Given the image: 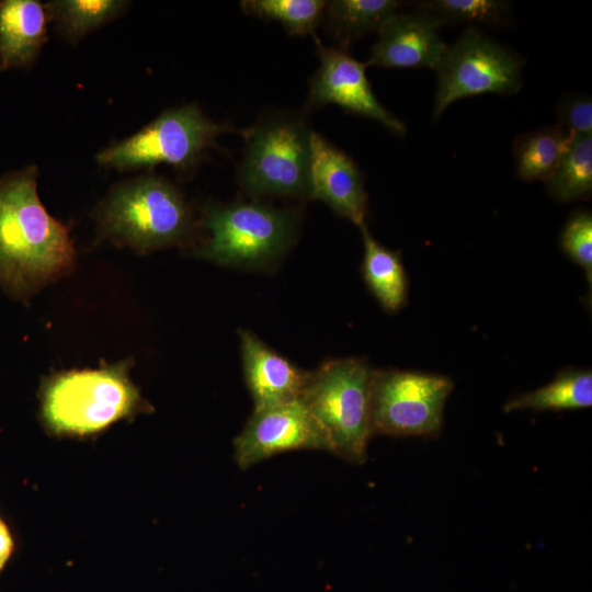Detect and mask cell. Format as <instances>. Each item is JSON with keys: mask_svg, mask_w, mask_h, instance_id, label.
Instances as JSON below:
<instances>
[{"mask_svg": "<svg viewBox=\"0 0 592 592\" xmlns=\"http://www.w3.org/2000/svg\"><path fill=\"white\" fill-rule=\"evenodd\" d=\"M560 125L571 137L592 135V101L588 95H568L557 105Z\"/></svg>", "mask_w": 592, "mask_h": 592, "instance_id": "d4e9b609", "label": "cell"}, {"mask_svg": "<svg viewBox=\"0 0 592 592\" xmlns=\"http://www.w3.org/2000/svg\"><path fill=\"white\" fill-rule=\"evenodd\" d=\"M309 198L326 203L337 215L366 225L367 193L354 160L312 130L310 138Z\"/></svg>", "mask_w": 592, "mask_h": 592, "instance_id": "7c38bea8", "label": "cell"}, {"mask_svg": "<svg viewBox=\"0 0 592 592\" xmlns=\"http://www.w3.org/2000/svg\"><path fill=\"white\" fill-rule=\"evenodd\" d=\"M397 0H332L327 1L323 21L339 47L349 45L376 31L402 7Z\"/></svg>", "mask_w": 592, "mask_h": 592, "instance_id": "e0dca14e", "label": "cell"}, {"mask_svg": "<svg viewBox=\"0 0 592 592\" xmlns=\"http://www.w3.org/2000/svg\"><path fill=\"white\" fill-rule=\"evenodd\" d=\"M560 244L568 257L583 267L592 280V215L588 210L574 213L566 223Z\"/></svg>", "mask_w": 592, "mask_h": 592, "instance_id": "cb8c5ba5", "label": "cell"}, {"mask_svg": "<svg viewBox=\"0 0 592 592\" xmlns=\"http://www.w3.org/2000/svg\"><path fill=\"white\" fill-rule=\"evenodd\" d=\"M373 371L364 358L329 360L308 372L300 400L323 430L330 453L352 464L366 459Z\"/></svg>", "mask_w": 592, "mask_h": 592, "instance_id": "3957f363", "label": "cell"}, {"mask_svg": "<svg viewBox=\"0 0 592 592\" xmlns=\"http://www.w3.org/2000/svg\"><path fill=\"white\" fill-rule=\"evenodd\" d=\"M453 388L452 379L443 375L374 369L371 382L372 436L436 434Z\"/></svg>", "mask_w": 592, "mask_h": 592, "instance_id": "9c48e42d", "label": "cell"}, {"mask_svg": "<svg viewBox=\"0 0 592 592\" xmlns=\"http://www.w3.org/2000/svg\"><path fill=\"white\" fill-rule=\"evenodd\" d=\"M128 2L117 0H56L45 4L49 21L68 42L76 44L90 32L115 19Z\"/></svg>", "mask_w": 592, "mask_h": 592, "instance_id": "ffe728a7", "label": "cell"}, {"mask_svg": "<svg viewBox=\"0 0 592 592\" xmlns=\"http://www.w3.org/2000/svg\"><path fill=\"white\" fill-rule=\"evenodd\" d=\"M511 4L503 0H425L419 1L422 11L440 25L445 23H479L496 25L505 21Z\"/></svg>", "mask_w": 592, "mask_h": 592, "instance_id": "603a6c76", "label": "cell"}, {"mask_svg": "<svg viewBox=\"0 0 592 592\" xmlns=\"http://www.w3.org/2000/svg\"><path fill=\"white\" fill-rule=\"evenodd\" d=\"M203 225L207 239L194 250L196 257L223 265L260 267L277 260L292 244L297 213L261 202L210 205Z\"/></svg>", "mask_w": 592, "mask_h": 592, "instance_id": "8992f818", "label": "cell"}, {"mask_svg": "<svg viewBox=\"0 0 592 592\" xmlns=\"http://www.w3.org/2000/svg\"><path fill=\"white\" fill-rule=\"evenodd\" d=\"M571 137L558 124L519 135L513 144L517 175L546 181L568 149Z\"/></svg>", "mask_w": 592, "mask_h": 592, "instance_id": "ac0fdd59", "label": "cell"}, {"mask_svg": "<svg viewBox=\"0 0 592 592\" xmlns=\"http://www.w3.org/2000/svg\"><path fill=\"white\" fill-rule=\"evenodd\" d=\"M102 230L138 251L182 241L192 230V215L181 192L158 177H140L113 187L99 213Z\"/></svg>", "mask_w": 592, "mask_h": 592, "instance_id": "5b68a950", "label": "cell"}, {"mask_svg": "<svg viewBox=\"0 0 592 592\" xmlns=\"http://www.w3.org/2000/svg\"><path fill=\"white\" fill-rule=\"evenodd\" d=\"M14 548L11 532L5 522L0 517V572L9 561Z\"/></svg>", "mask_w": 592, "mask_h": 592, "instance_id": "484cf974", "label": "cell"}, {"mask_svg": "<svg viewBox=\"0 0 592 592\" xmlns=\"http://www.w3.org/2000/svg\"><path fill=\"white\" fill-rule=\"evenodd\" d=\"M238 334L244 380L254 409L299 399L308 372L298 368L250 331L239 330Z\"/></svg>", "mask_w": 592, "mask_h": 592, "instance_id": "5bb4252c", "label": "cell"}, {"mask_svg": "<svg viewBox=\"0 0 592 592\" xmlns=\"http://www.w3.org/2000/svg\"><path fill=\"white\" fill-rule=\"evenodd\" d=\"M234 448L241 469L288 451L330 452L323 430L300 399L254 409Z\"/></svg>", "mask_w": 592, "mask_h": 592, "instance_id": "30bf717a", "label": "cell"}, {"mask_svg": "<svg viewBox=\"0 0 592 592\" xmlns=\"http://www.w3.org/2000/svg\"><path fill=\"white\" fill-rule=\"evenodd\" d=\"M440 26L435 19L417 9L394 14L378 30L366 66L435 69L447 47Z\"/></svg>", "mask_w": 592, "mask_h": 592, "instance_id": "4fadbf2b", "label": "cell"}, {"mask_svg": "<svg viewBox=\"0 0 592 592\" xmlns=\"http://www.w3.org/2000/svg\"><path fill=\"white\" fill-rule=\"evenodd\" d=\"M240 4L247 14L280 22L291 35H315L323 21L327 1L244 0Z\"/></svg>", "mask_w": 592, "mask_h": 592, "instance_id": "7402d4cb", "label": "cell"}, {"mask_svg": "<svg viewBox=\"0 0 592 592\" xmlns=\"http://www.w3.org/2000/svg\"><path fill=\"white\" fill-rule=\"evenodd\" d=\"M128 362L52 376L41 389V417L55 434L84 436L150 409L128 376Z\"/></svg>", "mask_w": 592, "mask_h": 592, "instance_id": "7a4b0ae2", "label": "cell"}, {"mask_svg": "<svg viewBox=\"0 0 592 592\" xmlns=\"http://www.w3.org/2000/svg\"><path fill=\"white\" fill-rule=\"evenodd\" d=\"M35 166L0 178V286L27 300L75 263L68 229L53 218L37 195Z\"/></svg>", "mask_w": 592, "mask_h": 592, "instance_id": "6da1fadb", "label": "cell"}, {"mask_svg": "<svg viewBox=\"0 0 592 592\" xmlns=\"http://www.w3.org/2000/svg\"><path fill=\"white\" fill-rule=\"evenodd\" d=\"M545 182L550 195L559 202L589 198L592 193V135L573 137Z\"/></svg>", "mask_w": 592, "mask_h": 592, "instance_id": "44dd1931", "label": "cell"}, {"mask_svg": "<svg viewBox=\"0 0 592 592\" xmlns=\"http://www.w3.org/2000/svg\"><path fill=\"white\" fill-rule=\"evenodd\" d=\"M238 182L253 197L309 198L312 129L299 115L270 113L248 129Z\"/></svg>", "mask_w": 592, "mask_h": 592, "instance_id": "277c9868", "label": "cell"}, {"mask_svg": "<svg viewBox=\"0 0 592 592\" xmlns=\"http://www.w3.org/2000/svg\"><path fill=\"white\" fill-rule=\"evenodd\" d=\"M364 243L363 277L372 294L388 312L399 310L407 299V277L399 252L391 251L360 228Z\"/></svg>", "mask_w": 592, "mask_h": 592, "instance_id": "2e32d148", "label": "cell"}, {"mask_svg": "<svg viewBox=\"0 0 592 592\" xmlns=\"http://www.w3.org/2000/svg\"><path fill=\"white\" fill-rule=\"evenodd\" d=\"M522 65L516 53L468 26L446 47L434 69L437 81L433 119L463 98L516 93L522 87Z\"/></svg>", "mask_w": 592, "mask_h": 592, "instance_id": "ba28073f", "label": "cell"}, {"mask_svg": "<svg viewBox=\"0 0 592 592\" xmlns=\"http://www.w3.org/2000/svg\"><path fill=\"white\" fill-rule=\"evenodd\" d=\"M314 36L320 66L310 79L306 109L337 104L349 113L372 118L396 134H405L406 125L375 96L366 77V64L356 60L348 48L326 46Z\"/></svg>", "mask_w": 592, "mask_h": 592, "instance_id": "8fae6325", "label": "cell"}, {"mask_svg": "<svg viewBox=\"0 0 592 592\" xmlns=\"http://www.w3.org/2000/svg\"><path fill=\"white\" fill-rule=\"evenodd\" d=\"M226 132H238L226 123L206 117L196 104H186L161 113L133 136L112 144L96 155L106 168L132 170L166 163L189 170Z\"/></svg>", "mask_w": 592, "mask_h": 592, "instance_id": "52a82bcc", "label": "cell"}, {"mask_svg": "<svg viewBox=\"0 0 592 592\" xmlns=\"http://www.w3.org/2000/svg\"><path fill=\"white\" fill-rule=\"evenodd\" d=\"M591 405V371L568 369L559 373L551 383L511 399L504 406V411L582 409Z\"/></svg>", "mask_w": 592, "mask_h": 592, "instance_id": "d6986e66", "label": "cell"}, {"mask_svg": "<svg viewBox=\"0 0 592 592\" xmlns=\"http://www.w3.org/2000/svg\"><path fill=\"white\" fill-rule=\"evenodd\" d=\"M49 16L37 0L0 1V70L27 68L47 41Z\"/></svg>", "mask_w": 592, "mask_h": 592, "instance_id": "9a60e30c", "label": "cell"}]
</instances>
